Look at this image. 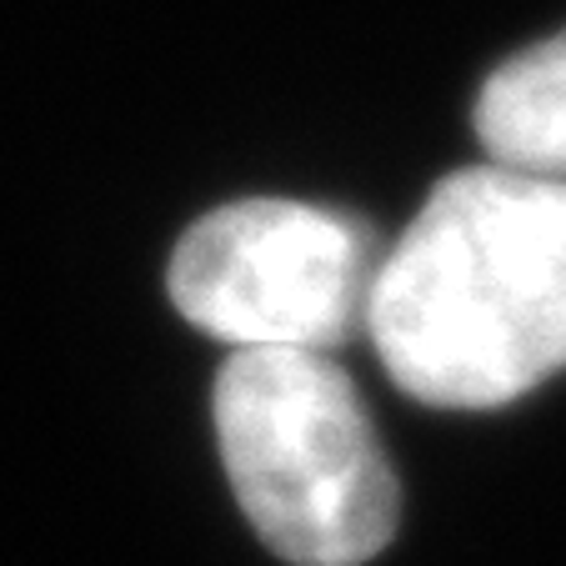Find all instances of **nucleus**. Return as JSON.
I'll use <instances>...</instances> for the list:
<instances>
[{
	"instance_id": "20e7f679",
	"label": "nucleus",
	"mask_w": 566,
	"mask_h": 566,
	"mask_svg": "<svg viewBox=\"0 0 566 566\" xmlns=\"http://www.w3.org/2000/svg\"><path fill=\"white\" fill-rule=\"evenodd\" d=\"M476 136L492 166L566 181V31L526 45L486 75Z\"/></svg>"
},
{
	"instance_id": "f03ea898",
	"label": "nucleus",
	"mask_w": 566,
	"mask_h": 566,
	"mask_svg": "<svg viewBox=\"0 0 566 566\" xmlns=\"http://www.w3.org/2000/svg\"><path fill=\"white\" fill-rule=\"evenodd\" d=\"M235 502L291 566H361L391 542L401 486L352 376L316 352H231L211 391Z\"/></svg>"
},
{
	"instance_id": "7ed1b4c3",
	"label": "nucleus",
	"mask_w": 566,
	"mask_h": 566,
	"mask_svg": "<svg viewBox=\"0 0 566 566\" xmlns=\"http://www.w3.org/2000/svg\"><path fill=\"white\" fill-rule=\"evenodd\" d=\"M371 231L311 201H231L176 241V311L235 352L332 356L366 332Z\"/></svg>"
},
{
	"instance_id": "f257e3e1",
	"label": "nucleus",
	"mask_w": 566,
	"mask_h": 566,
	"mask_svg": "<svg viewBox=\"0 0 566 566\" xmlns=\"http://www.w3.org/2000/svg\"><path fill=\"white\" fill-rule=\"evenodd\" d=\"M366 336L401 391L492 411L566 366V181L471 166L376 261Z\"/></svg>"
}]
</instances>
